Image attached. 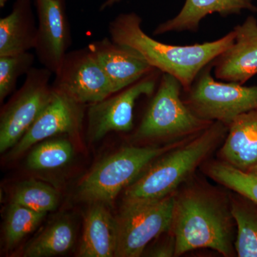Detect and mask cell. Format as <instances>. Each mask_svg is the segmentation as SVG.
Wrapping results in <instances>:
<instances>
[{
  "label": "cell",
  "mask_w": 257,
  "mask_h": 257,
  "mask_svg": "<svg viewBox=\"0 0 257 257\" xmlns=\"http://www.w3.org/2000/svg\"><path fill=\"white\" fill-rule=\"evenodd\" d=\"M209 175L257 207V172H244L228 163H215L209 168Z\"/></svg>",
  "instance_id": "obj_24"
},
{
  "label": "cell",
  "mask_w": 257,
  "mask_h": 257,
  "mask_svg": "<svg viewBox=\"0 0 257 257\" xmlns=\"http://www.w3.org/2000/svg\"><path fill=\"white\" fill-rule=\"evenodd\" d=\"M60 195L57 190L46 183L29 179L20 182L15 187L12 202L38 212L47 213L55 210Z\"/></svg>",
  "instance_id": "obj_22"
},
{
  "label": "cell",
  "mask_w": 257,
  "mask_h": 257,
  "mask_svg": "<svg viewBox=\"0 0 257 257\" xmlns=\"http://www.w3.org/2000/svg\"><path fill=\"white\" fill-rule=\"evenodd\" d=\"M38 16L35 55L55 74L72 45L70 25L63 0H35Z\"/></svg>",
  "instance_id": "obj_12"
},
{
  "label": "cell",
  "mask_w": 257,
  "mask_h": 257,
  "mask_svg": "<svg viewBox=\"0 0 257 257\" xmlns=\"http://www.w3.org/2000/svg\"><path fill=\"white\" fill-rule=\"evenodd\" d=\"M74 157V147L64 138H50L37 144L29 153L26 165L32 171H50L64 167Z\"/></svg>",
  "instance_id": "obj_20"
},
{
  "label": "cell",
  "mask_w": 257,
  "mask_h": 257,
  "mask_svg": "<svg viewBox=\"0 0 257 257\" xmlns=\"http://www.w3.org/2000/svg\"><path fill=\"white\" fill-rule=\"evenodd\" d=\"M49 69L32 67L23 86L2 109L0 152L13 148L45 109L54 94Z\"/></svg>",
  "instance_id": "obj_8"
},
{
  "label": "cell",
  "mask_w": 257,
  "mask_h": 257,
  "mask_svg": "<svg viewBox=\"0 0 257 257\" xmlns=\"http://www.w3.org/2000/svg\"><path fill=\"white\" fill-rule=\"evenodd\" d=\"M126 147L99 162L79 182L77 197L82 202L110 204L118 194L133 183L152 162L178 147Z\"/></svg>",
  "instance_id": "obj_4"
},
{
  "label": "cell",
  "mask_w": 257,
  "mask_h": 257,
  "mask_svg": "<svg viewBox=\"0 0 257 257\" xmlns=\"http://www.w3.org/2000/svg\"><path fill=\"white\" fill-rule=\"evenodd\" d=\"M233 30L232 45L213 61L216 79L244 84L257 74V20L250 15Z\"/></svg>",
  "instance_id": "obj_13"
},
{
  "label": "cell",
  "mask_w": 257,
  "mask_h": 257,
  "mask_svg": "<svg viewBox=\"0 0 257 257\" xmlns=\"http://www.w3.org/2000/svg\"><path fill=\"white\" fill-rule=\"evenodd\" d=\"M212 70L211 62L200 71L188 89H182V100L194 114L228 126L239 115L257 109V85L218 82Z\"/></svg>",
  "instance_id": "obj_6"
},
{
  "label": "cell",
  "mask_w": 257,
  "mask_h": 257,
  "mask_svg": "<svg viewBox=\"0 0 257 257\" xmlns=\"http://www.w3.org/2000/svg\"><path fill=\"white\" fill-rule=\"evenodd\" d=\"M52 84L55 92L87 106L114 94L107 76L89 46L68 52Z\"/></svg>",
  "instance_id": "obj_10"
},
{
  "label": "cell",
  "mask_w": 257,
  "mask_h": 257,
  "mask_svg": "<svg viewBox=\"0 0 257 257\" xmlns=\"http://www.w3.org/2000/svg\"><path fill=\"white\" fill-rule=\"evenodd\" d=\"M75 241V229L68 218L51 223L24 248L25 257L60 256L68 252Z\"/></svg>",
  "instance_id": "obj_19"
},
{
  "label": "cell",
  "mask_w": 257,
  "mask_h": 257,
  "mask_svg": "<svg viewBox=\"0 0 257 257\" xmlns=\"http://www.w3.org/2000/svg\"><path fill=\"white\" fill-rule=\"evenodd\" d=\"M175 197L124 203L116 217L118 230L116 257L142 256L152 240L170 231Z\"/></svg>",
  "instance_id": "obj_7"
},
{
  "label": "cell",
  "mask_w": 257,
  "mask_h": 257,
  "mask_svg": "<svg viewBox=\"0 0 257 257\" xmlns=\"http://www.w3.org/2000/svg\"><path fill=\"white\" fill-rule=\"evenodd\" d=\"M221 155L229 165L257 172V109L239 115L228 126Z\"/></svg>",
  "instance_id": "obj_17"
},
{
  "label": "cell",
  "mask_w": 257,
  "mask_h": 257,
  "mask_svg": "<svg viewBox=\"0 0 257 257\" xmlns=\"http://www.w3.org/2000/svg\"><path fill=\"white\" fill-rule=\"evenodd\" d=\"M180 82L162 73L152 100L135 131L136 142L182 138L199 133L211 124L198 117L182 99Z\"/></svg>",
  "instance_id": "obj_5"
},
{
  "label": "cell",
  "mask_w": 257,
  "mask_h": 257,
  "mask_svg": "<svg viewBox=\"0 0 257 257\" xmlns=\"http://www.w3.org/2000/svg\"><path fill=\"white\" fill-rule=\"evenodd\" d=\"M120 1H121V0H106L105 3H103V5H101L100 10H104L107 9V8H111L113 5L119 3Z\"/></svg>",
  "instance_id": "obj_27"
},
{
  "label": "cell",
  "mask_w": 257,
  "mask_h": 257,
  "mask_svg": "<svg viewBox=\"0 0 257 257\" xmlns=\"http://www.w3.org/2000/svg\"><path fill=\"white\" fill-rule=\"evenodd\" d=\"M35 54L30 52L18 55L0 56V101L16 89L19 77L27 74L33 67Z\"/></svg>",
  "instance_id": "obj_25"
},
{
  "label": "cell",
  "mask_w": 257,
  "mask_h": 257,
  "mask_svg": "<svg viewBox=\"0 0 257 257\" xmlns=\"http://www.w3.org/2000/svg\"><path fill=\"white\" fill-rule=\"evenodd\" d=\"M37 37V25L30 0H17L12 13L0 19V56L35 49Z\"/></svg>",
  "instance_id": "obj_18"
},
{
  "label": "cell",
  "mask_w": 257,
  "mask_h": 257,
  "mask_svg": "<svg viewBox=\"0 0 257 257\" xmlns=\"http://www.w3.org/2000/svg\"><path fill=\"white\" fill-rule=\"evenodd\" d=\"M172 236L175 256L197 248H211L225 256L231 253L229 216L215 197L200 190L175 197Z\"/></svg>",
  "instance_id": "obj_2"
},
{
  "label": "cell",
  "mask_w": 257,
  "mask_h": 257,
  "mask_svg": "<svg viewBox=\"0 0 257 257\" xmlns=\"http://www.w3.org/2000/svg\"><path fill=\"white\" fill-rule=\"evenodd\" d=\"M86 106L54 91L53 96L46 107L21 140L11 149L10 159L18 158L47 139L62 135H79L82 128Z\"/></svg>",
  "instance_id": "obj_11"
},
{
  "label": "cell",
  "mask_w": 257,
  "mask_h": 257,
  "mask_svg": "<svg viewBox=\"0 0 257 257\" xmlns=\"http://www.w3.org/2000/svg\"><path fill=\"white\" fill-rule=\"evenodd\" d=\"M243 10L257 13L253 0H185L183 8L173 18L160 24L154 35L169 32H192L199 30L203 19L217 13L221 17L239 15Z\"/></svg>",
  "instance_id": "obj_15"
},
{
  "label": "cell",
  "mask_w": 257,
  "mask_h": 257,
  "mask_svg": "<svg viewBox=\"0 0 257 257\" xmlns=\"http://www.w3.org/2000/svg\"><path fill=\"white\" fill-rule=\"evenodd\" d=\"M231 216L237 225L235 249L239 257H257V209L249 204L235 203Z\"/></svg>",
  "instance_id": "obj_23"
},
{
  "label": "cell",
  "mask_w": 257,
  "mask_h": 257,
  "mask_svg": "<svg viewBox=\"0 0 257 257\" xmlns=\"http://www.w3.org/2000/svg\"><path fill=\"white\" fill-rule=\"evenodd\" d=\"M226 127L223 123L214 121L192 141L162 155L126 187L124 203L156 200L172 194L214 150Z\"/></svg>",
  "instance_id": "obj_3"
},
{
  "label": "cell",
  "mask_w": 257,
  "mask_h": 257,
  "mask_svg": "<svg viewBox=\"0 0 257 257\" xmlns=\"http://www.w3.org/2000/svg\"><path fill=\"white\" fill-rule=\"evenodd\" d=\"M176 247L175 238L172 235L170 239L155 246L149 252L148 256L155 257H172L175 256Z\"/></svg>",
  "instance_id": "obj_26"
},
{
  "label": "cell",
  "mask_w": 257,
  "mask_h": 257,
  "mask_svg": "<svg viewBox=\"0 0 257 257\" xmlns=\"http://www.w3.org/2000/svg\"><path fill=\"white\" fill-rule=\"evenodd\" d=\"M47 214L38 212L12 202L7 210L4 224V244L8 251L38 227Z\"/></svg>",
  "instance_id": "obj_21"
},
{
  "label": "cell",
  "mask_w": 257,
  "mask_h": 257,
  "mask_svg": "<svg viewBox=\"0 0 257 257\" xmlns=\"http://www.w3.org/2000/svg\"><path fill=\"white\" fill-rule=\"evenodd\" d=\"M162 74L155 69L121 91L88 105V140L96 143L113 132L128 133L133 130L136 101L142 96H152Z\"/></svg>",
  "instance_id": "obj_9"
},
{
  "label": "cell",
  "mask_w": 257,
  "mask_h": 257,
  "mask_svg": "<svg viewBox=\"0 0 257 257\" xmlns=\"http://www.w3.org/2000/svg\"><path fill=\"white\" fill-rule=\"evenodd\" d=\"M8 1H9V0H0V8H4L5 5H6V3H8Z\"/></svg>",
  "instance_id": "obj_28"
},
{
  "label": "cell",
  "mask_w": 257,
  "mask_h": 257,
  "mask_svg": "<svg viewBox=\"0 0 257 257\" xmlns=\"http://www.w3.org/2000/svg\"><path fill=\"white\" fill-rule=\"evenodd\" d=\"M90 205L84 216L78 256H115L118 241L116 218L111 215L104 204Z\"/></svg>",
  "instance_id": "obj_16"
},
{
  "label": "cell",
  "mask_w": 257,
  "mask_h": 257,
  "mask_svg": "<svg viewBox=\"0 0 257 257\" xmlns=\"http://www.w3.org/2000/svg\"><path fill=\"white\" fill-rule=\"evenodd\" d=\"M142 23L143 19L135 13H121L109 23L110 38L136 51L153 68L173 76L183 89H188L200 71L234 41L232 30L212 42L184 46L168 45L147 35Z\"/></svg>",
  "instance_id": "obj_1"
},
{
  "label": "cell",
  "mask_w": 257,
  "mask_h": 257,
  "mask_svg": "<svg viewBox=\"0 0 257 257\" xmlns=\"http://www.w3.org/2000/svg\"><path fill=\"white\" fill-rule=\"evenodd\" d=\"M89 47L99 60L114 93L156 69L136 51L116 43L109 37L93 42Z\"/></svg>",
  "instance_id": "obj_14"
}]
</instances>
